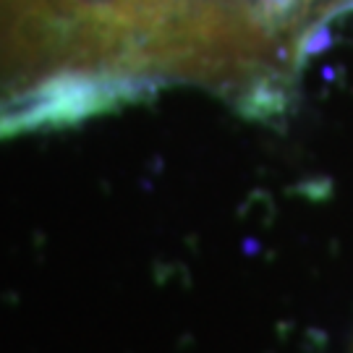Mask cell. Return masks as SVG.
I'll list each match as a JSON object with an SVG mask.
<instances>
[{
    "instance_id": "cell-1",
    "label": "cell",
    "mask_w": 353,
    "mask_h": 353,
    "mask_svg": "<svg viewBox=\"0 0 353 353\" xmlns=\"http://www.w3.org/2000/svg\"><path fill=\"white\" fill-rule=\"evenodd\" d=\"M267 45L246 0H0V131L84 118L163 76L239 81Z\"/></svg>"
}]
</instances>
